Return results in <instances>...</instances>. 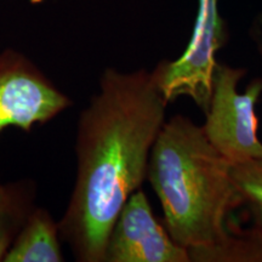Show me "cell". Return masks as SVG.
Segmentation results:
<instances>
[{
    "label": "cell",
    "mask_w": 262,
    "mask_h": 262,
    "mask_svg": "<svg viewBox=\"0 0 262 262\" xmlns=\"http://www.w3.org/2000/svg\"><path fill=\"white\" fill-rule=\"evenodd\" d=\"M250 34L251 38L256 45L258 52L262 56V14H260L255 18V21L251 25V29H250Z\"/></svg>",
    "instance_id": "8fae6325"
},
{
    "label": "cell",
    "mask_w": 262,
    "mask_h": 262,
    "mask_svg": "<svg viewBox=\"0 0 262 262\" xmlns=\"http://www.w3.org/2000/svg\"><path fill=\"white\" fill-rule=\"evenodd\" d=\"M37 193L31 179L0 182V262L35 206Z\"/></svg>",
    "instance_id": "ba28073f"
},
{
    "label": "cell",
    "mask_w": 262,
    "mask_h": 262,
    "mask_svg": "<svg viewBox=\"0 0 262 262\" xmlns=\"http://www.w3.org/2000/svg\"><path fill=\"white\" fill-rule=\"evenodd\" d=\"M104 262H191L153 214L142 188L130 195L111 229Z\"/></svg>",
    "instance_id": "8992f818"
},
{
    "label": "cell",
    "mask_w": 262,
    "mask_h": 262,
    "mask_svg": "<svg viewBox=\"0 0 262 262\" xmlns=\"http://www.w3.org/2000/svg\"><path fill=\"white\" fill-rule=\"evenodd\" d=\"M226 41L227 29L219 0H198L194 27L186 50L176 60H164L155 68L160 90L169 103L187 96L205 112L219 63L216 54Z\"/></svg>",
    "instance_id": "277c9868"
},
{
    "label": "cell",
    "mask_w": 262,
    "mask_h": 262,
    "mask_svg": "<svg viewBox=\"0 0 262 262\" xmlns=\"http://www.w3.org/2000/svg\"><path fill=\"white\" fill-rule=\"evenodd\" d=\"M232 179L241 205L247 206L254 224L262 226V158L232 164Z\"/></svg>",
    "instance_id": "30bf717a"
},
{
    "label": "cell",
    "mask_w": 262,
    "mask_h": 262,
    "mask_svg": "<svg viewBox=\"0 0 262 262\" xmlns=\"http://www.w3.org/2000/svg\"><path fill=\"white\" fill-rule=\"evenodd\" d=\"M73 101L31 58L14 49L0 52V134L31 133L67 111Z\"/></svg>",
    "instance_id": "5b68a950"
},
{
    "label": "cell",
    "mask_w": 262,
    "mask_h": 262,
    "mask_svg": "<svg viewBox=\"0 0 262 262\" xmlns=\"http://www.w3.org/2000/svg\"><path fill=\"white\" fill-rule=\"evenodd\" d=\"M168 104L156 70L110 67L101 74L97 93L78 118L75 181L58 221L75 261L104 262L113 224L147 180Z\"/></svg>",
    "instance_id": "6da1fadb"
},
{
    "label": "cell",
    "mask_w": 262,
    "mask_h": 262,
    "mask_svg": "<svg viewBox=\"0 0 262 262\" xmlns=\"http://www.w3.org/2000/svg\"><path fill=\"white\" fill-rule=\"evenodd\" d=\"M60 224L51 212L35 205L3 262H62Z\"/></svg>",
    "instance_id": "52a82bcc"
},
{
    "label": "cell",
    "mask_w": 262,
    "mask_h": 262,
    "mask_svg": "<svg viewBox=\"0 0 262 262\" xmlns=\"http://www.w3.org/2000/svg\"><path fill=\"white\" fill-rule=\"evenodd\" d=\"M247 74L244 68L219 62L212 75L211 96L203 124L206 139L229 163L262 158L257 137L258 119L255 107L262 95V78H255L243 94L238 83Z\"/></svg>",
    "instance_id": "3957f363"
},
{
    "label": "cell",
    "mask_w": 262,
    "mask_h": 262,
    "mask_svg": "<svg viewBox=\"0 0 262 262\" xmlns=\"http://www.w3.org/2000/svg\"><path fill=\"white\" fill-rule=\"evenodd\" d=\"M147 181L162 205L163 225L179 245L191 250L227 237L229 212L241 206L232 163L191 118L165 120L150 152Z\"/></svg>",
    "instance_id": "7a4b0ae2"
},
{
    "label": "cell",
    "mask_w": 262,
    "mask_h": 262,
    "mask_svg": "<svg viewBox=\"0 0 262 262\" xmlns=\"http://www.w3.org/2000/svg\"><path fill=\"white\" fill-rule=\"evenodd\" d=\"M191 262H262V226L241 229L228 220V234L220 243L191 249Z\"/></svg>",
    "instance_id": "9c48e42d"
}]
</instances>
